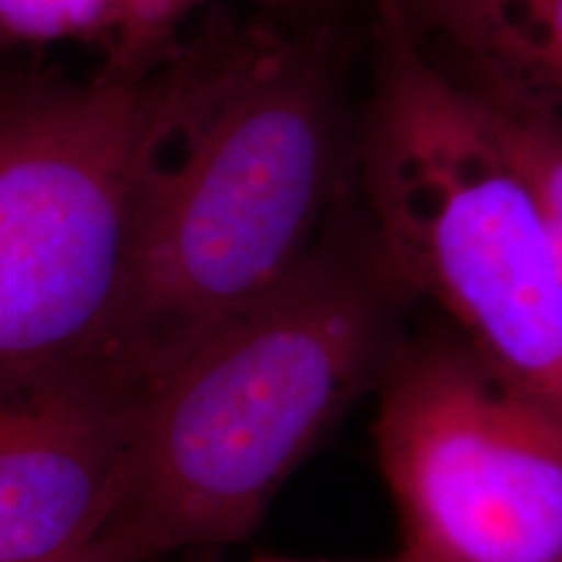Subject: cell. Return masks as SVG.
I'll return each instance as SVG.
<instances>
[{
  "instance_id": "6da1fadb",
  "label": "cell",
  "mask_w": 562,
  "mask_h": 562,
  "mask_svg": "<svg viewBox=\"0 0 562 562\" xmlns=\"http://www.w3.org/2000/svg\"><path fill=\"white\" fill-rule=\"evenodd\" d=\"M396 290L364 240L326 232L277 290L140 391L121 508L87 562L240 542L404 341Z\"/></svg>"
},
{
  "instance_id": "7a4b0ae2",
  "label": "cell",
  "mask_w": 562,
  "mask_h": 562,
  "mask_svg": "<svg viewBox=\"0 0 562 562\" xmlns=\"http://www.w3.org/2000/svg\"><path fill=\"white\" fill-rule=\"evenodd\" d=\"M331 37L240 24L146 188L100 370L144 391L326 237L347 172Z\"/></svg>"
},
{
  "instance_id": "3957f363",
  "label": "cell",
  "mask_w": 562,
  "mask_h": 562,
  "mask_svg": "<svg viewBox=\"0 0 562 562\" xmlns=\"http://www.w3.org/2000/svg\"><path fill=\"white\" fill-rule=\"evenodd\" d=\"M235 30L214 19L87 81L0 68V389L100 370L146 188Z\"/></svg>"
},
{
  "instance_id": "277c9868",
  "label": "cell",
  "mask_w": 562,
  "mask_h": 562,
  "mask_svg": "<svg viewBox=\"0 0 562 562\" xmlns=\"http://www.w3.org/2000/svg\"><path fill=\"white\" fill-rule=\"evenodd\" d=\"M355 159L396 290L446 315L492 372L562 425V271L542 206L480 102L378 0Z\"/></svg>"
},
{
  "instance_id": "5b68a950",
  "label": "cell",
  "mask_w": 562,
  "mask_h": 562,
  "mask_svg": "<svg viewBox=\"0 0 562 562\" xmlns=\"http://www.w3.org/2000/svg\"><path fill=\"white\" fill-rule=\"evenodd\" d=\"M378 463L412 562H562V425L451 328L375 391Z\"/></svg>"
},
{
  "instance_id": "8992f818",
  "label": "cell",
  "mask_w": 562,
  "mask_h": 562,
  "mask_svg": "<svg viewBox=\"0 0 562 562\" xmlns=\"http://www.w3.org/2000/svg\"><path fill=\"white\" fill-rule=\"evenodd\" d=\"M138 396L97 370L0 389V562H87L121 508Z\"/></svg>"
},
{
  "instance_id": "52a82bcc",
  "label": "cell",
  "mask_w": 562,
  "mask_h": 562,
  "mask_svg": "<svg viewBox=\"0 0 562 562\" xmlns=\"http://www.w3.org/2000/svg\"><path fill=\"white\" fill-rule=\"evenodd\" d=\"M383 3L463 89L562 117V0Z\"/></svg>"
},
{
  "instance_id": "ba28073f",
  "label": "cell",
  "mask_w": 562,
  "mask_h": 562,
  "mask_svg": "<svg viewBox=\"0 0 562 562\" xmlns=\"http://www.w3.org/2000/svg\"><path fill=\"white\" fill-rule=\"evenodd\" d=\"M469 94L480 102L497 138L529 180L562 271V117L501 97Z\"/></svg>"
},
{
  "instance_id": "9c48e42d",
  "label": "cell",
  "mask_w": 562,
  "mask_h": 562,
  "mask_svg": "<svg viewBox=\"0 0 562 562\" xmlns=\"http://www.w3.org/2000/svg\"><path fill=\"white\" fill-rule=\"evenodd\" d=\"M117 0H0V47L115 32Z\"/></svg>"
},
{
  "instance_id": "30bf717a",
  "label": "cell",
  "mask_w": 562,
  "mask_h": 562,
  "mask_svg": "<svg viewBox=\"0 0 562 562\" xmlns=\"http://www.w3.org/2000/svg\"><path fill=\"white\" fill-rule=\"evenodd\" d=\"M199 0H117V24H115V53L117 60L154 58V55L170 50V32L182 13ZM263 5H294L297 0H261Z\"/></svg>"
},
{
  "instance_id": "8fae6325",
  "label": "cell",
  "mask_w": 562,
  "mask_h": 562,
  "mask_svg": "<svg viewBox=\"0 0 562 562\" xmlns=\"http://www.w3.org/2000/svg\"><path fill=\"white\" fill-rule=\"evenodd\" d=\"M252 562H315V560H290V558H261V560H252ZM375 562H412L406 554L402 552H393L391 558L385 560H375Z\"/></svg>"
}]
</instances>
